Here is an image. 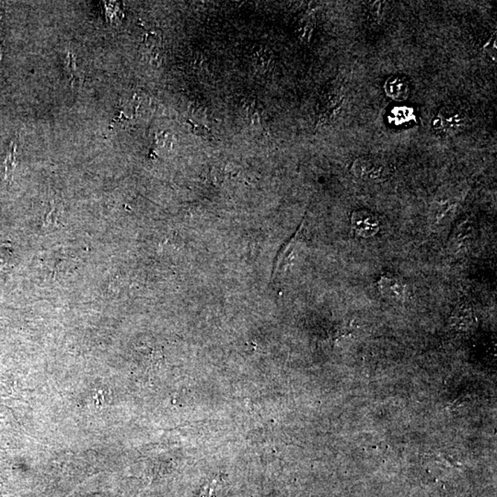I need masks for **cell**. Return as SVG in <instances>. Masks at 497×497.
<instances>
[{
	"label": "cell",
	"instance_id": "cell-3",
	"mask_svg": "<svg viewBox=\"0 0 497 497\" xmlns=\"http://www.w3.org/2000/svg\"><path fill=\"white\" fill-rule=\"evenodd\" d=\"M351 170L356 178L363 181H376L382 176L384 167L377 159L363 157L354 161Z\"/></svg>",
	"mask_w": 497,
	"mask_h": 497
},
{
	"label": "cell",
	"instance_id": "cell-6",
	"mask_svg": "<svg viewBox=\"0 0 497 497\" xmlns=\"http://www.w3.org/2000/svg\"><path fill=\"white\" fill-rule=\"evenodd\" d=\"M14 162H15V148H13V150H10L7 159H6L4 162L6 178H7L8 176L13 175V171L14 168H15V164H14Z\"/></svg>",
	"mask_w": 497,
	"mask_h": 497
},
{
	"label": "cell",
	"instance_id": "cell-4",
	"mask_svg": "<svg viewBox=\"0 0 497 497\" xmlns=\"http://www.w3.org/2000/svg\"><path fill=\"white\" fill-rule=\"evenodd\" d=\"M379 289L385 298L391 301H405L407 296V286L405 282L394 275H382L380 281Z\"/></svg>",
	"mask_w": 497,
	"mask_h": 497
},
{
	"label": "cell",
	"instance_id": "cell-5",
	"mask_svg": "<svg viewBox=\"0 0 497 497\" xmlns=\"http://www.w3.org/2000/svg\"><path fill=\"white\" fill-rule=\"evenodd\" d=\"M386 94L395 101L405 100L409 95V84L402 77H391L386 81Z\"/></svg>",
	"mask_w": 497,
	"mask_h": 497
},
{
	"label": "cell",
	"instance_id": "cell-1",
	"mask_svg": "<svg viewBox=\"0 0 497 497\" xmlns=\"http://www.w3.org/2000/svg\"><path fill=\"white\" fill-rule=\"evenodd\" d=\"M466 115L455 107H444L434 122L435 129L444 134H456L464 129Z\"/></svg>",
	"mask_w": 497,
	"mask_h": 497
},
{
	"label": "cell",
	"instance_id": "cell-2",
	"mask_svg": "<svg viewBox=\"0 0 497 497\" xmlns=\"http://www.w3.org/2000/svg\"><path fill=\"white\" fill-rule=\"evenodd\" d=\"M352 226L359 236L370 238L377 233L380 222L373 213L367 210H357L352 214Z\"/></svg>",
	"mask_w": 497,
	"mask_h": 497
}]
</instances>
